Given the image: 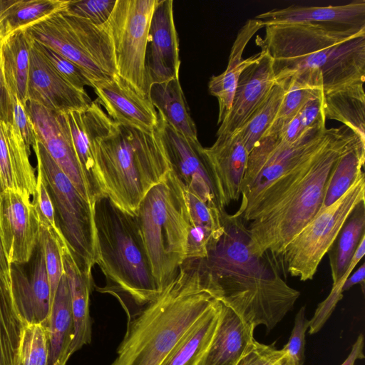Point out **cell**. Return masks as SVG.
<instances>
[{
	"instance_id": "6da1fadb",
	"label": "cell",
	"mask_w": 365,
	"mask_h": 365,
	"mask_svg": "<svg viewBox=\"0 0 365 365\" xmlns=\"http://www.w3.org/2000/svg\"><path fill=\"white\" fill-rule=\"evenodd\" d=\"M221 218L223 233L201 259L212 294L247 322L264 325L269 333L293 309L300 292L282 278L276 257L252 252L240 217L225 210Z\"/></svg>"
},
{
	"instance_id": "7a4b0ae2",
	"label": "cell",
	"mask_w": 365,
	"mask_h": 365,
	"mask_svg": "<svg viewBox=\"0 0 365 365\" xmlns=\"http://www.w3.org/2000/svg\"><path fill=\"white\" fill-rule=\"evenodd\" d=\"M359 137L348 127L320 152L269 185L241 217L252 253L277 259L287 245L318 214L334 167Z\"/></svg>"
},
{
	"instance_id": "3957f363",
	"label": "cell",
	"mask_w": 365,
	"mask_h": 365,
	"mask_svg": "<svg viewBox=\"0 0 365 365\" xmlns=\"http://www.w3.org/2000/svg\"><path fill=\"white\" fill-rule=\"evenodd\" d=\"M257 45L272 58L277 82L292 77L328 93L365 81V28L312 24L267 25Z\"/></svg>"
},
{
	"instance_id": "277c9868",
	"label": "cell",
	"mask_w": 365,
	"mask_h": 365,
	"mask_svg": "<svg viewBox=\"0 0 365 365\" xmlns=\"http://www.w3.org/2000/svg\"><path fill=\"white\" fill-rule=\"evenodd\" d=\"M208 282L201 259H186L155 300L128 317L110 365H163L217 300Z\"/></svg>"
},
{
	"instance_id": "5b68a950",
	"label": "cell",
	"mask_w": 365,
	"mask_h": 365,
	"mask_svg": "<svg viewBox=\"0 0 365 365\" xmlns=\"http://www.w3.org/2000/svg\"><path fill=\"white\" fill-rule=\"evenodd\" d=\"M88 109L96 170L104 195L135 215L145 195L171 170L158 130L147 133L114 122L97 100Z\"/></svg>"
},
{
	"instance_id": "8992f818",
	"label": "cell",
	"mask_w": 365,
	"mask_h": 365,
	"mask_svg": "<svg viewBox=\"0 0 365 365\" xmlns=\"http://www.w3.org/2000/svg\"><path fill=\"white\" fill-rule=\"evenodd\" d=\"M98 264L106 279L99 292L118 299L128 317L161 293L153 277L135 215L106 195L93 205Z\"/></svg>"
},
{
	"instance_id": "52a82bcc",
	"label": "cell",
	"mask_w": 365,
	"mask_h": 365,
	"mask_svg": "<svg viewBox=\"0 0 365 365\" xmlns=\"http://www.w3.org/2000/svg\"><path fill=\"white\" fill-rule=\"evenodd\" d=\"M135 217L162 292L186 260L189 225L185 188L171 170L145 195Z\"/></svg>"
},
{
	"instance_id": "ba28073f",
	"label": "cell",
	"mask_w": 365,
	"mask_h": 365,
	"mask_svg": "<svg viewBox=\"0 0 365 365\" xmlns=\"http://www.w3.org/2000/svg\"><path fill=\"white\" fill-rule=\"evenodd\" d=\"M29 37L68 58L94 81L117 75L110 37L104 25L56 12L25 30Z\"/></svg>"
},
{
	"instance_id": "9c48e42d",
	"label": "cell",
	"mask_w": 365,
	"mask_h": 365,
	"mask_svg": "<svg viewBox=\"0 0 365 365\" xmlns=\"http://www.w3.org/2000/svg\"><path fill=\"white\" fill-rule=\"evenodd\" d=\"M340 129L319 125L292 143L264 135L249 153L241 184V203L234 215L241 217L269 185L320 152Z\"/></svg>"
},
{
	"instance_id": "30bf717a",
	"label": "cell",
	"mask_w": 365,
	"mask_h": 365,
	"mask_svg": "<svg viewBox=\"0 0 365 365\" xmlns=\"http://www.w3.org/2000/svg\"><path fill=\"white\" fill-rule=\"evenodd\" d=\"M50 194L57 225L79 267L88 273L97 261L93 207L78 192L70 179L38 140L33 148Z\"/></svg>"
},
{
	"instance_id": "8fae6325",
	"label": "cell",
	"mask_w": 365,
	"mask_h": 365,
	"mask_svg": "<svg viewBox=\"0 0 365 365\" xmlns=\"http://www.w3.org/2000/svg\"><path fill=\"white\" fill-rule=\"evenodd\" d=\"M365 200L364 171L334 203L318 214L287 245L278 262L292 277L312 279L324 255L336 240L346 218Z\"/></svg>"
},
{
	"instance_id": "7c38bea8",
	"label": "cell",
	"mask_w": 365,
	"mask_h": 365,
	"mask_svg": "<svg viewBox=\"0 0 365 365\" xmlns=\"http://www.w3.org/2000/svg\"><path fill=\"white\" fill-rule=\"evenodd\" d=\"M158 0H116L104 26L113 48L117 74L149 98L145 55L150 21Z\"/></svg>"
},
{
	"instance_id": "4fadbf2b",
	"label": "cell",
	"mask_w": 365,
	"mask_h": 365,
	"mask_svg": "<svg viewBox=\"0 0 365 365\" xmlns=\"http://www.w3.org/2000/svg\"><path fill=\"white\" fill-rule=\"evenodd\" d=\"M158 115L157 130L171 171L187 192L218 207L204 148L199 140L187 138L173 128L159 113Z\"/></svg>"
},
{
	"instance_id": "5bb4252c",
	"label": "cell",
	"mask_w": 365,
	"mask_h": 365,
	"mask_svg": "<svg viewBox=\"0 0 365 365\" xmlns=\"http://www.w3.org/2000/svg\"><path fill=\"white\" fill-rule=\"evenodd\" d=\"M40 221L36 205L21 193L0 192V239L9 263H27L38 242Z\"/></svg>"
},
{
	"instance_id": "9a60e30c",
	"label": "cell",
	"mask_w": 365,
	"mask_h": 365,
	"mask_svg": "<svg viewBox=\"0 0 365 365\" xmlns=\"http://www.w3.org/2000/svg\"><path fill=\"white\" fill-rule=\"evenodd\" d=\"M26 108L39 140L81 195L93 207L95 199L78 160L66 113L28 101Z\"/></svg>"
},
{
	"instance_id": "2e32d148",
	"label": "cell",
	"mask_w": 365,
	"mask_h": 365,
	"mask_svg": "<svg viewBox=\"0 0 365 365\" xmlns=\"http://www.w3.org/2000/svg\"><path fill=\"white\" fill-rule=\"evenodd\" d=\"M28 99L61 113L85 110L92 103L86 91L74 88L56 71L32 38Z\"/></svg>"
},
{
	"instance_id": "e0dca14e",
	"label": "cell",
	"mask_w": 365,
	"mask_h": 365,
	"mask_svg": "<svg viewBox=\"0 0 365 365\" xmlns=\"http://www.w3.org/2000/svg\"><path fill=\"white\" fill-rule=\"evenodd\" d=\"M180 63L173 1L158 0L150 21L145 55L149 89L153 83L180 78Z\"/></svg>"
},
{
	"instance_id": "ac0fdd59",
	"label": "cell",
	"mask_w": 365,
	"mask_h": 365,
	"mask_svg": "<svg viewBox=\"0 0 365 365\" xmlns=\"http://www.w3.org/2000/svg\"><path fill=\"white\" fill-rule=\"evenodd\" d=\"M221 212L239 200L249 152L240 133L217 135L215 143L203 148Z\"/></svg>"
},
{
	"instance_id": "d6986e66",
	"label": "cell",
	"mask_w": 365,
	"mask_h": 365,
	"mask_svg": "<svg viewBox=\"0 0 365 365\" xmlns=\"http://www.w3.org/2000/svg\"><path fill=\"white\" fill-rule=\"evenodd\" d=\"M97 101L117 123L153 133L158 125V115L150 98L118 74L93 82Z\"/></svg>"
},
{
	"instance_id": "ffe728a7",
	"label": "cell",
	"mask_w": 365,
	"mask_h": 365,
	"mask_svg": "<svg viewBox=\"0 0 365 365\" xmlns=\"http://www.w3.org/2000/svg\"><path fill=\"white\" fill-rule=\"evenodd\" d=\"M275 82L272 58L267 51L261 50L257 60L240 75L230 110L220 124L217 135L237 132L266 98Z\"/></svg>"
},
{
	"instance_id": "44dd1931",
	"label": "cell",
	"mask_w": 365,
	"mask_h": 365,
	"mask_svg": "<svg viewBox=\"0 0 365 365\" xmlns=\"http://www.w3.org/2000/svg\"><path fill=\"white\" fill-rule=\"evenodd\" d=\"M263 26L279 24H312L341 29L365 28V1L338 6H294L275 9L255 17Z\"/></svg>"
},
{
	"instance_id": "7402d4cb",
	"label": "cell",
	"mask_w": 365,
	"mask_h": 365,
	"mask_svg": "<svg viewBox=\"0 0 365 365\" xmlns=\"http://www.w3.org/2000/svg\"><path fill=\"white\" fill-rule=\"evenodd\" d=\"M16 125L0 120V184L1 190H12L30 199L37 198V175Z\"/></svg>"
},
{
	"instance_id": "603a6c76",
	"label": "cell",
	"mask_w": 365,
	"mask_h": 365,
	"mask_svg": "<svg viewBox=\"0 0 365 365\" xmlns=\"http://www.w3.org/2000/svg\"><path fill=\"white\" fill-rule=\"evenodd\" d=\"M32 274L11 264V289L16 308L26 324L46 325L51 309L50 287L43 250L38 243Z\"/></svg>"
},
{
	"instance_id": "cb8c5ba5",
	"label": "cell",
	"mask_w": 365,
	"mask_h": 365,
	"mask_svg": "<svg viewBox=\"0 0 365 365\" xmlns=\"http://www.w3.org/2000/svg\"><path fill=\"white\" fill-rule=\"evenodd\" d=\"M61 251L63 273L71 294L74 334L70 349L71 356L91 341L92 319L90 315V295L93 282L92 274L83 271L78 264L63 235H56Z\"/></svg>"
},
{
	"instance_id": "d4e9b609",
	"label": "cell",
	"mask_w": 365,
	"mask_h": 365,
	"mask_svg": "<svg viewBox=\"0 0 365 365\" xmlns=\"http://www.w3.org/2000/svg\"><path fill=\"white\" fill-rule=\"evenodd\" d=\"M221 303L216 331L197 365H238L248 345L255 339V327Z\"/></svg>"
},
{
	"instance_id": "484cf974",
	"label": "cell",
	"mask_w": 365,
	"mask_h": 365,
	"mask_svg": "<svg viewBox=\"0 0 365 365\" xmlns=\"http://www.w3.org/2000/svg\"><path fill=\"white\" fill-rule=\"evenodd\" d=\"M263 25L255 18L248 19L239 29L231 48L226 69L217 76H212L208 83L209 93L217 98L219 105L217 124L227 117L232 106L238 79L250 65L257 58L258 53L243 58L244 50L249 41Z\"/></svg>"
},
{
	"instance_id": "4316f807",
	"label": "cell",
	"mask_w": 365,
	"mask_h": 365,
	"mask_svg": "<svg viewBox=\"0 0 365 365\" xmlns=\"http://www.w3.org/2000/svg\"><path fill=\"white\" fill-rule=\"evenodd\" d=\"M48 365H66L73 339L74 327L68 284L63 273L46 323Z\"/></svg>"
},
{
	"instance_id": "83f0119b",
	"label": "cell",
	"mask_w": 365,
	"mask_h": 365,
	"mask_svg": "<svg viewBox=\"0 0 365 365\" xmlns=\"http://www.w3.org/2000/svg\"><path fill=\"white\" fill-rule=\"evenodd\" d=\"M31 38L25 30L18 31L0 44V65L10 93L26 106L30 66Z\"/></svg>"
},
{
	"instance_id": "f1b7e54d",
	"label": "cell",
	"mask_w": 365,
	"mask_h": 365,
	"mask_svg": "<svg viewBox=\"0 0 365 365\" xmlns=\"http://www.w3.org/2000/svg\"><path fill=\"white\" fill-rule=\"evenodd\" d=\"M149 98L165 120L187 138L198 140L196 125L190 114L180 78L153 83Z\"/></svg>"
},
{
	"instance_id": "f546056e",
	"label": "cell",
	"mask_w": 365,
	"mask_h": 365,
	"mask_svg": "<svg viewBox=\"0 0 365 365\" xmlns=\"http://www.w3.org/2000/svg\"><path fill=\"white\" fill-rule=\"evenodd\" d=\"M70 0H0V41L65 10Z\"/></svg>"
},
{
	"instance_id": "4dcf8cb0",
	"label": "cell",
	"mask_w": 365,
	"mask_h": 365,
	"mask_svg": "<svg viewBox=\"0 0 365 365\" xmlns=\"http://www.w3.org/2000/svg\"><path fill=\"white\" fill-rule=\"evenodd\" d=\"M323 110L326 119L342 123L365 142L364 83H354L324 93Z\"/></svg>"
},
{
	"instance_id": "1f68e13d",
	"label": "cell",
	"mask_w": 365,
	"mask_h": 365,
	"mask_svg": "<svg viewBox=\"0 0 365 365\" xmlns=\"http://www.w3.org/2000/svg\"><path fill=\"white\" fill-rule=\"evenodd\" d=\"M364 237H365V200L358 203L351 212L327 252L332 284L339 282L345 274Z\"/></svg>"
},
{
	"instance_id": "d6a6232c",
	"label": "cell",
	"mask_w": 365,
	"mask_h": 365,
	"mask_svg": "<svg viewBox=\"0 0 365 365\" xmlns=\"http://www.w3.org/2000/svg\"><path fill=\"white\" fill-rule=\"evenodd\" d=\"M222 303L217 300L190 330L163 365H197L216 331Z\"/></svg>"
},
{
	"instance_id": "836d02e7",
	"label": "cell",
	"mask_w": 365,
	"mask_h": 365,
	"mask_svg": "<svg viewBox=\"0 0 365 365\" xmlns=\"http://www.w3.org/2000/svg\"><path fill=\"white\" fill-rule=\"evenodd\" d=\"M26 325L16 308L11 287L0 274V365H16Z\"/></svg>"
},
{
	"instance_id": "e575fe53",
	"label": "cell",
	"mask_w": 365,
	"mask_h": 365,
	"mask_svg": "<svg viewBox=\"0 0 365 365\" xmlns=\"http://www.w3.org/2000/svg\"><path fill=\"white\" fill-rule=\"evenodd\" d=\"M89 108V107H88ZM88 108L66 113L74 150L95 202L104 193L98 179L92 143L91 119Z\"/></svg>"
},
{
	"instance_id": "d590c367",
	"label": "cell",
	"mask_w": 365,
	"mask_h": 365,
	"mask_svg": "<svg viewBox=\"0 0 365 365\" xmlns=\"http://www.w3.org/2000/svg\"><path fill=\"white\" fill-rule=\"evenodd\" d=\"M364 161L365 142L357 137L336 161L319 211L331 205L351 187L363 172Z\"/></svg>"
},
{
	"instance_id": "8d00e7d4",
	"label": "cell",
	"mask_w": 365,
	"mask_h": 365,
	"mask_svg": "<svg viewBox=\"0 0 365 365\" xmlns=\"http://www.w3.org/2000/svg\"><path fill=\"white\" fill-rule=\"evenodd\" d=\"M286 90L284 83L275 82L266 98L238 130L249 153L275 120Z\"/></svg>"
},
{
	"instance_id": "74e56055",
	"label": "cell",
	"mask_w": 365,
	"mask_h": 365,
	"mask_svg": "<svg viewBox=\"0 0 365 365\" xmlns=\"http://www.w3.org/2000/svg\"><path fill=\"white\" fill-rule=\"evenodd\" d=\"M323 96L324 94L309 101L291 118L274 122L264 135H272L282 142L292 143L311 129L325 125Z\"/></svg>"
},
{
	"instance_id": "f35d334b",
	"label": "cell",
	"mask_w": 365,
	"mask_h": 365,
	"mask_svg": "<svg viewBox=\"0 0 365 365\" xmlns=\"http://www.w3.org/2000/svg\"><path fill=\"white\" fill-rule=\"evenodd\" d=\"M282 82L285 83L287 90L274 122L284 121L291 118L309 101L324 94L322 88L313 86L297 77H292Z\"/></svg>"
},
{
	"instance_id": "ab89813d",
	"label": "cell",
	"mask_w": 365,
	"mask_h": 365,
	"mask_svg": "<svg viewBox=\"0 0 365 365\" xmlns=\"http://www.w3.org/2000/svg\"><path fill=\"white\" fill-rule=\"evenodd\" d=\"M19 358L22 365H48V341L45 324L26 325L21 343Z\"/></svg>"
},
{
	"instance_id": "60d3db41",
	"label": "cell",
	"mask_w": 365,
	"mask_h": 365,
	"mask_svg": "<svg viewBox=\"0 0 365 365\" xmlns=\"http://www.w3.org/2000/svg\"><path fill=\"white\" fill-rule=\"evenodd\" d=\"M364 254L365 237L361 239L345 274L339 282L332 284L331 290L328 297L318 304L313 317L309 320V334H314L320 331L329 318L337 303L343 298L342 286L344 281L350 275L351 272L354 270Z\"/></svg>"
},
{
	"instance_id": "b9f144b4",
	"label": "cell",
	"mask_w": 365,
	"mask_h": 365,
	"mask_svg": "<svg viewBox=\"0 0 365 365\" xmlns=\"http://www.w3.org/2000/svg\"><path fill=\"white\" fill-rule=\"evenodd\" d=\"M38 243L43 250L46 268L50 287L51 307L61 278L63 274L62 258L56 237L47 227L41 225Z\"/></svg>"
},
{
	"instance_id": "7bdbcfd3",
	"label": "cell",
	"mask_w": 365,
	"mask_h": 365,
	"mask_svg": "<svg viewBox=\"0 0 365 365\" xmlns=\"http://www.w3.org/2000/svg\"><path fill=\"white\" fill-rule=\"evenodd\" d=\"M238 365H296L283 349H277L275 343L264 344L255 340L251 341Z\"/></svg>"
},
{
	"instance_id": "ee69618b",
	"label": "cell",
	"mask_w": 365,
	"mask_h": 365,
	"mask_svg": "<svg viewBox=\"0 0 365 365\" xmlns=\"http://www.w3.org/2000/svg\"><path fill=\"white\" fill-rule=\"evenodd\" d=\"M37 43L48 61L74 88L82 91H85L86 86L93 88V81L79 66L52 48L38 42Z\"/></svg>"
},
{
	"instance_id": "f6af8a7d",
	"label": "cell",
	"mask_w": 365,
	"mask_h": 365,
	"mask_svg": "<svg viewBox=\"0 0 365 365\" xmlns=\"http://www.w3.org/2000/svg\"><path fill=\"white\" fill-rule=\"evenodd\" d=\"M116 0H70L66 12L95 25H104L115 7Z\"/></svg>"
},
{
	"instance_id": "bcb514c9",
	"label": "cell",
	"mask_w": 365,
	"mask_h": 365,
	"mask_svg": "<svg viewBox=\"0 0 365 365\" xmlns=\"http://www.w3.org/2000/svg\"><path fill=\"white\" fill-rule=\"evenodd\" d=\"M310 321L305 317V307H302L295 316L294 324L288 342L283 349L291 356L296 365H303L305 351V333Z\"/></svg>"
},
{
	"instance_id": "7dc6e473",
	"label": "cell",
	"mask_w": 365,
	"mask_h": 365,
	"mask_svg": "<svg viewBox=\"0 0 365 365\" xmlns=\"http://www.w3.org/2000/svg\"><path fill=\"white\" fill-rule=\"evenodd\" d=\"M14 97V123L19 130L22 138L30 150L39 140L34 123L24 105L17 98Z\"/></svg>"
},
{
	"instance_id": "c3c4849f",
	"label": "cell",
	"mask_w": 365,
	"mask_h": 365,
	"mask_svg": "<svg viewBox=\"0 0 365 365\" xmlns=\"http://www.w3.org/2000/svg\"><path fill=\"white\" fill-rule=\"evenodd\" d=\"M37 198L36 205L39 217L46 220L51 227V229L58 232L60 228L58 227L53 205L46 187L44 178L40 170H37Z\"/></svg>"
},
{
	"instance_id": "681fc988",
	"label": "cell",
	"mask_w": 365,
	"mask_h": 365,
	"mask_svg": "<svg viewBox=\"0 0 365 365\" xmlns=\"http://www.w3.org/2000/svg\"><path fill=\"white\" fill-rule=\"evenodd\" d=\"M0 120L14 123V97L10 93L2 75L0 65Z\"/></svg>"
},
{
	"instance_id": "f907efd6",
	"label": "cell",
	"mask_w": 365,
	"mask_h": 365,
	"mask_svg": "<svg viewBox=\"0 0 365 365\" xmlns=\"http://www.w3.org/2000/svg\"><path fill=\"white\" fill-rule=\"evenodd\" d=\"M364 346V337L362 334H359L356 340L352 345L351 350L349 356L341 365H354L357 359H364L365 357L363 351Z\"/></svg>"
},
{
	"instance_id": "816d5d0a",
	"label": "cell",
	"mask_w": 365,
	"mask_h": 365,
	"mask_svg": "<svg viewBox=\"0 0 365 365\" xmlns=\"http://www.w3.org/2000/svg\"><path fill=\"white\" fill-rule=\"evenodd\" d=\"M364 279H365V263L361 265L354 272L349 275L344 281L342 286V292L349 290L354 285L361 284L363 293H364Z\"/></svg>"
},
{
	"instance_id": "f5cc1de1",
	"label": "cell",
	"mask_w": 365,
	"mask_h": 365,
	"mask_svg": "<svg viewBox=\"0 0 365 365\" xmlns=\"http://www.w3.org/2000/svg\"><path fill=\"white\" fill-rule=\"evenodd\" d=\"M0 274L8 285L11 287V267L9 263L0 239Z\"/></svg>"
},
{
	"instance_id": "db71d44e",
	"label": "cell",
	"mask_w": 365,
	"mask_h": 365,
	"mask_svg": "<svg viewBox=\"0 0 365 365\" xmlns=\"http://www.w3.org/2000/svg\"><path fill=\"white\" fill-rule=\"evenodd\" d=\"M16 365H22V363H21V361L20 358L19 359V361H18V362H17Z\"/></svg>"
},
{
	"instance_id": "11a10c76",
	"label": "cell",
	"mask_w": 365,
	"mask_h": 365,
	"mask_svg": "<svg viewBox=\"0 0 365 365\" xmlns=\"http://www.w3.org/2000/svg\"><path fill=\"white\" fill-rule=\"evenodd\" d=\"M1 191H2V190H1V184H0V192H1Z\"/></svg>"
},
{
	"instance_id": "9f6ffc18",
	"label": "cell",
	"mask_w": 365,
	"mask_h": 365,
	"mask_svg": "<svg viewBox=\"0 0 365 365\" xmlns=\"http://www.w3.org/2000/svg\"><path fill=\"white\" fill-rule=\"evenodd\" d=\"M0 44H1V41H0Z\"/></svg>"
}]
</instances>
